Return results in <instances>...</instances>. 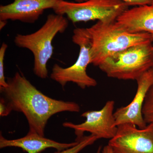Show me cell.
<instances>
[{
	"label": "cell",
	"instance_id": "obj_1",
	"mask_svg": "<svg viewBox=\"0 0 153 153\" xmlns=\"http://www.w3.org/2000/svg\"><path fill=\"white\" fill-rule=\"evenodd\" d=\"M7 81V87H0L1 98L11 111L24 114L29 124V132L44 136L46 126L52 116L66 111H80L76 102L57 100L45 95L19 71Z\"/></svg>",
	"mask_w": 153,
	"mask_h": 153
},
{
	"label": "cell",
	"instance_id": "obj_2",
	"mask_svg": "<svg viewBox=\"0 0 153 153\" xmlns=\"http://www.w3.org/2000/svg\"><path fill=\"white\" fill-rule=\"evenodd\" d=\"M91 46V63L98 66L106 58L127 48L153 42L147 33H132L117 23L98 21L86 28Z\"/></svg>",
	"mask_w": 153,
	"mask_h": 153
},
{
	"label": "cell",
	"instance_id": "obj_3",
	"mask_svg": "<svg viewBox=\"0 0 153 153\" xmlns=\"http://www.w3.org/2000/svg\"><path fill=\"white\" fill-rule=\"evenodd\" d=\"M68 26V19L63 15L51 14L39 30L31 34H18L14 38L15 45L30 50L34 56V74L41 79L48 77L47 65L54 54L52 42L58 33H63Z\"/></svg>",
	"mask_w": 153,
	"mask_h": 153
},
{
	"label": "cell",
	"instance_id": "obj_4",
	"mask_svg": "<svg viewBox=\"0 0 153 153\" xmlns=\"http://www.w3.org/2000/svg\"><path fill=\"white\" fill-rule=\"evenodd\" d=\"M134 45L106 58L98 66L107 76L123 80H136L152 66V44Z\"/></svg>",
	"mask_w": 153,
	"mask_h": 153
},
{
	"label": "cell",
	"instance_id": "obj_5",
	"mask_svg": "<svg viewBox=\"0 0 153 153\" xmlns=\"http://www.w3.org/2000/svg\"><path fill=\"white\" fill-rule=\"evenodd\" d=\"M128 8L121 0H87L82 2H60L53 9L55 14L66 16L72 23L97 21L111 23Z\"/></svg>",
	"mask_w": 153,
	"mask_h": 153
},
{
	"label": "cell",
	"instance_id": "obj_6",
	"mask_svg": "<svg viewBox=\"0 0 153 153\" xmlns=\"http://www.w3.org/2000/svg\"><path fill=\"white\" fill-rule=\"evenodd\" d=\"M72 41L79 48L76 62L66 68H63L57 64H54L50 77L62 88L69 82L75 83L82 89L96 86V80L89 76L86 71L88 66L91 63V57L90 41L86 28L74 29Z\"/></svg>",
	"mask_w": 153,
	"mask_h": 153
},
{
	"label": "cell",
	"instance_id": "obj_7",
	"mask_svg": "<svg viewBox=\"0 0 153 153\" xmlns=\"http://www.w3.org/2000/svg\"><path fill=\"white\" fill-rule=\"evenodd\" d=\"M114 105L113 100L108 101L100 110L83 113L81 116L85 118L84 122L76 124L67 122L63 123V126L74 130L76 141L82 138L85 132L96 136L99 139L110 140L114 136L117 130L114 115Z\"/></svg>",
	"mask_w": 153,
	"mask_h": 153
},
{
	"label": "cell",
	"instance_id": "obj_8",
	"mask_svg": "<svg viewBox=\"0 0 153 153\" xmlns=\"http://www.w3.org/2000/svg\"><path fill=\"white\" fill-rule=\"evenodd\" d=\"M108 145L113 153H153V124L144 128L130 123L117 126L116 134Z\"/></svg>",
	"mask_w": 153,
	"mask_h": 153
},
{
	"label": "cell",
	"instance_id": "obj_9",
	"mask_svg": "<svg viewBox=\"0 0 153 153\" xmlns=\"http://www.w3.org/2000/svg\"><path fill=\"white\" fill-rule=\"evenodd\" d=\"M137 89L135 95L127 105L117 108L114 114L116 125L132 124L140 128L147 126L144 119L142 109L148 91L153 83V70L145 72L136 80Z\"/></svg>",
	"mask_w": 153,
	"mask_h": 153
},
{
	"label": "cell",
	"instance_id": "obj_10",
	"mask_svg": "<svg viewBox=\"0 0 153 153\" xmlns=\"http://www.w3.org/2000/svg\"><path fill=\"white\" fill-rule=\"evenodd\" d=\"M64 0H13L8 4L0 6V21H19L34 24L44 11L54 9Z\"/></svg>",
	"mask_w": 153,
	"mask_h": 153
},
{
	"label": "cell",
	"instance_id": "obj_11",
	"mask_svg": "<svg viewBox=\"0 0 153 153\" xmlns=\"http://www.w3.org/2000/svg\"><path fill=\"white\" fill-rule=\"evenodd\" d=\"M78 141L71 143H61L45 137L36 133L28 132L25 136L14 140H8L0 135V148H21L27 153H40L48 148H54L60 151L72 147Z\"/></svg>",
	"mask_w": 153,
	"mask_h": 153
},
{
	"label": "cell",
	"instance_id": "obj_12",
	"mask_svg": "<svg viewBox=\"0 0 153 153\" xmlns=\"http://www.w3.org/2000/svg\"><path fill=\"white\" fill-rule=\"evenodd\" d=\"M116 22L129 32L147 33L153 38V1L127 9Z\"/></svg>",
	"mask_w": 153,
	"mask_h": 153
},
{
	"label": "cell",
	"instance_id": "obj_13",
	"mask_svg": "<svg viewBox=\"0 0 153 153\" xmlns=\"http://www.w3.org/2000/svg\"><path fill=\"white\" fill-rule=\"evenodd\" d=\"M142 114L146 123L148 124H153V83L146 95Z\"/></svg>",
	"mask_w": 153,
	"mask_h": 153
},
{
	"label": "cell",
	"instance_id": "obj_14",
	"mask_svg": "<svg viewBox=\"0 0 153 153\" xmlns=\"http://www.w3.org/2000/svg\"><path fill=\"white\" fill-rule=\"evenodd\" d=\"M99 139L98 137L91 134L90 135L83 136L78 140L77 144L63 150L58 151L54 153H78L86 147L93 144L97 140Z\"/></svg>",
	"mask_w": 153,
	"mask_h": 153
},
{
	"label": "cell",
	"instance_id": "obj_15",
	"mask_svg": "<svg viewBox=\"0 0 153 153\" xmlns=\"http://www.w3.org/2000/svg\"><path fill=\"white\" fill-rule=\"evenodd\" d=\"M7 48V44L5 43L2 44L0 48V87H6L8 86L4 75V60Z\"/></svg>",
	"mask_w": 153,
	"mask_h": 153
},
{
	"label": "cell",
	"instance_id": "obj_16",
	"mask_svg": "<svg viewBox=\"0 0 153 153\" xmlns=\"http://www.w3.org/2000/svg\"><path fill=\"white\" fill-rule=\"evenodd\" d=\"M127 5L129 6H140L149 4L152 2L153 0H121Z\"/></svg>",
	"mask_w": 153,
	"mask_h": 153
},
{
	"label": "cell",
	"instance_id": "obj_17",
	"mask_svg": "<svg viewBox=\"0 0 153 153\" xmlns=\"http://www.w3.org/2000/svg\"><path fill=\"white\" fill-rule=\"evenodd\" d=\"M12 112L8 107L2 99L0 100V116L1 117L7 116Z\"/></svg>",
	"mask_w": 153,
	"mask_h": 153
},
{
	"label": "cell",
	"instance_id": "obj_18",
	"mask_svg": "<svg viewBox=\"0 0 153 153\" xmlns=\"http://www.w3.org/2000/svg\"><path fill=\"white\" fill-rule=\"evenodd\" d=\"M102 153H113L112 149L108 145H107L103 148Z\"/></svg>",
	"mask_w": 153,
	"mask_h": 153
},
{
	"label": "cell",
	"instance_id": "obj_19",
	"mask_svg": "<svg viewBox=\"0 0 153 153\" xmlns=\"http://www.w3.org/2000/svg\"><path fill=\"white\" fill-rule=\"evenodd\" d=\"M7 22H5V21H0V29H1H1H2L5 26L6 24H7Z\"/></svg>",
	"mask_w": 153,
	"mask_h": 153
},
{
	"label": "cell",
	"instance_id": "obj_20",
	"mask_svg": "<svg viewBox=\"0 0 153 153\" xmlns=\"http://www.w3.org/2000/svg\"><path fill=\"white\" fill-rule=\"evenodd\" d=\"M102 150V147L101 146L99 147L98 149H97V151L96 153H100Z\"/></svg>",
	"mask_w": 153,
	"mask_h": 153
},
{
	"label": "cell",
	"instance_id": "obj_21",
	"mask_svg": "<svg viewBox=\"0 0 153 153\" xmlns=\"http://www.w3.org/2000/svg\"><path fill=\"white\" fill-rule=\"evenodd\" d=\"M76 2L80 3L82 2L85 1H87V0H74Z\"/></svg>",
	"mask_w": 153,
	"mask_h": 153
},
{
	"label": "cell",
	"instance_id": "obj_22",
	"mask_svg": "<svg viewBox=\"0 0 153 153\" xmlns=\"http://www.w3.org/2000/svg\"><path fill=\"white\" fill-rule=\"evenodd\" d=\"M152 69L153 70V42L152 44Z\"/></svg>",
	"mask_w": 153,
	"mask_h": 153
}]
</instances>
